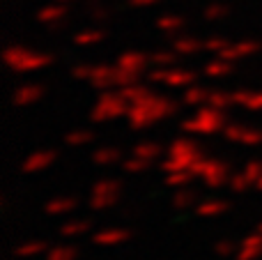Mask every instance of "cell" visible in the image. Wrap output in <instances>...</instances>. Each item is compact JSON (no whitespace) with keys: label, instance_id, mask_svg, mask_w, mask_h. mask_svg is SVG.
<instances>
[{"label":"cell","instance_id":"cell-1","mask_svg":"<svg viewBox=\"0 0 262 260\" xmlns=\"http://www.w3.org/2000/svg\"><path fill=\"white\" fill-rule=\"evenodd\" d=\"M177 104L170 97L157 95V92H149L143 99L129 104V113H127V122L131 129H149L157 122L175 115Z\"/></svg>","mask_w":262,"mask_h":260},{"label":"cell","instance_id":"cell-2","mask_svg":"<svg viewBox=\"0 0 262 260\" xmlns=\"http://www.w3.org/2000/svg\"><path fill=\"white\" fill-rule=\"evenodd\" d=\"M3 62L12 74H32V72H41V69L51 67L53 64V55L26 49V46H7L3 53Z\"/></svg>","mask_w":262,"mask_h":260},{"label":"cell","instance_id":"cell-3","mask_svg":"<svg viewBox=\"0 0 262 260\" xmlns=\"http://www.w3.org/2000/svg\"><path fill=\"white\" fill-rule=\"evenodd\" d=\"M205 157L203 147L191 138H177L168 147L166 159L161 161L163 173H175V170H191L193 173L195 164Z\"/></svg>","mask_w":262,"mask_h":260},{"label":"cell","instance_id":"cell-4","mask_svg":"<svg viewBox=\"0 0 262 260\" xmlns=\"http://www.w3.org/2000/svg\"><path fill=\"white\" fill-rule=\"evenodd\" d=\"M226 111L221 109H214V106L205 104L195 111L191 118H186L184 122L180 124V129L184 134H216V132H223L226 129Z\"/></svg>","mask_w":262,"mask_h":260},{"label":"cell","instance_id":"cell-5","mask_svg":"<svg viewBox=\"0 0 262 260\" xmlns=\"http://www.w3.org/2000/svg\"><path fill=\"white\" fill-rule=\"evenodd\" d=\"M136 81H138V76L124 72V69L118 67V64H95L92 76L88 83H90L95 90L106 92V90H113V88L120 90V88L129 85V83H136Z\"/></svg>","mask_w":262,"mask_h":260},{"label":"cell","instance_id":"cell-6","mask_svg":"<svg viewBox=\"0 0 262 260\" xmlns=\"http://www.w3.org/2000/svg\"><path fill=\"white\" fill-rule=\"evenodd\" d=\"M129 113V101L124 99L120 92H101L97 97V101L92 104V111H90V118L95 122H111L115 118H122V115Z\"/></svg>","mask_w":262,"mask_h":260},{"label":"cell","instance_id":"cell-7","mask_svg":"<svg viewBox=\"0 0 262 260\" xmlns=\"http://www.w3.org/2000/svg\"><path fill=\"white\" fill-rule=\"evenodd\" d=\"M193 175L195 178H200L207 187H212V189L223 187V184H228L230 182V178H232L230 166H228L226 161H221V159H212V157H203V159L195 164Z\"/></svg>","mask_w":262,"mask_h":260},{"label":"cell","instance_id":"cell-8","mask_svg":"<svg viewBox=\"0 0 262 260\" xmlns=\"http://www.w3.org/2000/svg\"><path fill=\"white\" fill-rule=\"evenodd\" d=\"M147 78L152 83H161L166 88H172V90H186L189 85L195 83V74L191 69H180V67H154L152 72L147 74Z\"/></svg>","mask_w":262,"mask_h":260},{"label":"cell","instance_id":"cell-9","mask_svg":"<svg viewBox=\"0 0 262 260\" xmlns=\"http://www.w3.org/2000/svg\"><path fill=\"white\" fill-rule=\"evenodd\" d=\"M122 196V182L118 180H99L90 191V207L92 210H108Z\"/></svg>","mask_w":262,"mask_h":260},{"label":"cell","instance_id":"cell-10","mask_svg":"<svg viewBox=\"0 0 262 260\" xmlns=\"http://www.w3.org/2000/svg\"><path fill=\"white\" fill-rule=\"evenodd\" d=\"M223 136L230 143H239L246 147H255L262 143V132L255 127H244V124H226Z\"/></svg>","mask_w":262,"mask_h":260},{"label":"cell","instance_id":"cell-11","mask_svg":"<svg viewBox=\"0 0 262 260\" xmlns=\"http://www.w3.org/2000/svg\"><path fill=\"white\" fill-rule=\"evenodd\" d=\"M118 67H122L124 72L134 74V76H143L147 72V67L152 64L147 53H140V51H124V53L118 55Z\"/></svg>","mask_w":262,"mask_h":260},{"label":"cell","instance_id":"cell-12","mask_svg":"<svg viewBox=\"0 0 262 260\" xmlns=\"http://www.w3.org/2000/svg\"><path fill=\"white\" fill-rule=\"evenodd\" d=\"M260 51V41L255 39H242V41H230L226 49L219 53V58L230 60V62H239V60L249 58V55H255Z\"/></svg>","mask_w":262,"mask_h":260},{"label":"cell","instance_id":"cell-13","mask_svg":"<svg viewBox=\"0 0 262 260\" xmlns=\"http://www.w3.org/2000/svg\"><path fill=\"white\" fill-rule=\"evenodd\" d=\"M44 97V88L39 83H26V85H18L12 95V104L18 106V109H26V106H32Z\"/></svg>","mask_w":262,"mask_h":260},{"label":"cell","instance_id":"cell-14","mask_svg":"<svg viewBox=\"0 0 262 260\" xmlns=\"http://www.w3.org/2000/svg\"><path fill=\"white\" fill-rule=\"evenodd\" d=\"M55 159H58V152L55 150H37V152H32V155L26 157L21 170L23 173H39V170L49 168Z\"/></svg>","mask_w":262,"mask_h":260},{"label":"cell","instance_id":"cell-15","mask_svg":"<svg viewBox=\"0 0 262 260\" xmlns=\"http://www.w3.org/2000/svg\"><path fill=\"white\" fill-rule=\"evenodd\" d=\"M129 237H131V233L127 228H104L92 235V242L97 247H118V244L127 242Z\"/></svg>","mask_w":262,"mask_h":260},{"label":"cell","instance_id":"cell-16","mask_svg":"<svg viewBox=\"0 0 262 260\" xmlns=\"http://www.w3.org/2000/svg\"><path fill=\"white\" fill-rule=\"evenodd\" d=\"M262 256V233H253L242 240L237 249V260H258Z\"/></svg>","mask_w":262,"mask_h":260},{"label":"cell","instance_id":"cell-17","mask_svg":"<svg viewBox=\"0 0 262 260\" xmlns=\"http://www.w3.org/2000/svg\"><path fill=\"white\" fill-rule=\"evenodd\" d=\"M170 49L175 51L177 55L189 58V55H195V53H200V51H205V41L193 35H184V37H175Z\"/></svg>","mask_w":262,"mask_h":260},{"label":"cell","instance_id":"cell-18","mask_svg":"<svg viewBox=\"0 0 262 260\" xmlns=\"http://www.w3.org/2000/svg\"><path fill=\"white\" fill-rule=\"evenodd\" d=\"M232 101L246 111H262V90H235Z\"/></svg>","mask_w":262,"mask_h":260},{"label":"cell","instance_id":"cell-19","mask_svg":"<svg viewBox=\"0 0 262 260\" xmlns=\"http://www.w3.org/2000/svg\"><path fill=\"white\" fill-rule=\"evenodd\" d=\"M64 16H67V5H62V3L44 5V7L37 12V21L44 23V26H53V23L64 21Z\"/></svg>","mask_w":262,"mask_h":260},{"label":"cell","instance_id":"cell-20","mask_svg":"<svg viewBox=\"0 0 262 260\" xmlns=\"http://www.w3.org/2000/svg\"><path fill=\"white\" fill-rule=\"evenodd\" d=\"M78 205L76 198L72 196H58V198H51L49 203L44 205V212L49 216H62V214H69V212H74Z\"/></svg>","mask_w":262,"mask_h":260},{"label":"cell","instance_id":"cell-21","mask_svg":"<svg viewBox=\"0 0 262 260\" xmlns=\"http://www.w3.org/2000/svg\"><path fill=\"white\" fill-rule=\"evenodd\" d=\"M230 203L228 201H221V198H209V201H203L195 205V214L198 216H205V219H212V216H219L223 212H228Z\"/></svg>","mask_w":262,"mask_h":260},{"label":"cell","instance_id":"cell-22","mask_svg":"<svg viewBox=\"0 0 262 260\" xmlns=\"http://www.w3.org/2000/svg\"><path fill=\"white\" fill-rule=\"evenodd\" d=\"M207 97H209V90H205L203 85H189L184 92H182V104L184 106H191V109H200V106L207 104Z\"/></svg>","mask_w":262,"mask_h":260},{"label":"cell","instance_id":"cell-23","mask_svg":"<svg viewBox=\"0 0 262 260\" xmlns=\"http://www.w3.org/2000/svg\"><path fill=\"white\" fill-rule=\"evenodd\" d=\"M186 26V18L180 16V14H161V16L157 18V28L161 32H166V35H172L175 37L180 30H184Z\"/></svg>","mask_w":262,"mask_h":260},{"label":"cell","instance_id":"cell-24","mask_svg":"<svg viewBox=\"0 0 262 260\" xmlns=\"http://www.w3.org/2000/svg\"><path fill=\"white\" fill-rule=\"evenodd\" d=\"M92 161L97 166H115L118 161H122V152H120V147H113V145L97 147L92 152Z\"/></svg>","mask_w":262,"mask_h":260},{"label":"cell","instance_id":"cell-25","mask_svg":"<svg viewBox=\"0 0 262 260\" xmlns=\"http://www.w3.org/2000/svg\"><path fill=\"white\" fill-rule=\"evenodd\" d=\"M232 64H235V62H230V60H223V58H219V55H214L209 62H205L203 74H205V76H209V78L228 76V74H232Z\"/></svg>","mask_w":262,"mask_h":260},{"label":"cell","instance_id":"cell-26","mask_svg":"<svg viewBox=\"0 0 262 260\" xmlns=\"http://www.w3.org/2000/svg\"><path fill=\"white\" fill-rule=\"evenodd\" d=\"M88 230H90V221L88 219H72V221H64L62 226H60V235L62 237H81V235H85Z\"/></svg>","mask_w":262,"mask_h":260},{"label":"cell","instance_id":"cell-27","mask_svg":"<svg viewBox=\"0 0 262 260\" xmlns=\"http://www.w3.org/2000/svg\"><path fill=\"white\" fill-rule=\"evenodd\" d=\"M131 155L154 161V159H159V157L163 155V147L159 145V143H154V141H140V143H136L134 145V152H131Z\"/></svg>","mask_w":262,"mask_h":260},{"label":"cell","instance_id":"cell-28","mask_svg":"<svg viewBox=\"0 0 262 260\" xmlns=\"http://www.w3.org/2000/svg\"><path fill=\"white\" fill-rule=\"evenodd\" d=\"M46 251H49L46 244L39 242V240H28V242L18 244V247L14 249L16 258H35V256H41V253H46Z\"/></svg>","mask_w":262,"mask_h":260},{"label":"cell","instance_id":"cell-29","mask_svg":"<svg viewBox=\"0 0 262 260\" xmlns=\"http://www.w3.org/2000/svg\"><path fill=\"white\" fill-rule=\"evenodd\" d=\"M195 203H198V193L189 187L177 189V193L172 196V205H175V210H189V207H193Z\"/></svg>","mask_w":262,"mask_h":260},{"label":"cell","instance_id":"cell-30","mask_svg":"<svg viewBox=\"0 0 262 260\" xmlns=\"http://www.w3.org/2000/svg\"><path fill=\"white\" fill-rule=\"evenodd\" d=\"M106 37L104 30H97V28H90V30H81L72 37V41L76 46H92V44H99L101 39Z\"/></svg>","mask_w":262,"mask_h":260},{"label":"cell","instance_id":"cell-31","mask_svg":"<svg viewBox=\"0 0 262 260\" xmlns=\"http://www.w3.org/2000/svg\"><path fill=\"white\" fill-rule=\"evenodd\" d=\"M78 251L76 247H69V244H55L49 251L44 253V260H76Z\"/></svg>","mask_w":262,"mask_h":260},{"label":"cell","instance_id":"cell-32","mask_svg":"<svg viewBox=\"0 0 262 260\" xmlns=\"http://www.w3.org/2000/svg\"><path fill=\"white\" fill-rule=\"evenodd\" d=\"M120 95H122L124 97V99H127L129 101V104H134V101H138V99H143V97L145 95H149V92H152V90H149V88L147 85H143V83H138V81H136V83H129V85H124V88H120Z\"/></svg>","mask_w":262,"mask_h":260},{"label":"cell","instance_id":"cell-33","mask_svg":"<svg viewBox=\"0 0 262 260\" xmlns=\"http://www.w3.org/2000/svg\"><path fill=\"white\" fill-rule=\"evenodd\" d=\"M207 104L214 106V109L228 111L230 106H235V101H232V92H226V90H209Z\"/></svg>","mask_w":262,"mask_h":260},{"label":"cell","instance_id":"cell-34","mask_svg":"<svg viewBox=\"0 0 262 260\" xmlns=\"http://www.w3.org/2000/svg\"><path fill=\"white\" fill-rule=\"evenodd\" d=\"M92 138H95V134H92L90 129H74V132H69L67 136H64V143H67L69 147H83V145H88V143H92Z\"/></svg>","mask_w":262,"mask_h":260},{"label":"cell","instance_id":"cell-35","mask_svg":"<svg viewBox=\"0 0 262 260\" xmlns=\"http://www.w3.org/2000/svg\"><path fill=\"white\" fill-rule=\"evenodd\" d=\"M177 58H180V55H177L172 49H161V51H154V53L149 55V60H152V64H154V67H175Z\"/></svg>","mask_w":262,"mask_h":260},{"label":"cell","instance_id":"cell-36","mask_svg":"<svg viewBox=\"0 0 262 260\" xmlns=\"http://www.w3.org/2000/svg\"><path fill=\"white\" fill-rule=\"evenodd\" d=\"M195 180V175L191 170H175V173H166V184L175 189H182V187H189L191 182Z\"/></svg>","mask_w":262,"mask_h":260},{"label":"cell","instance_id":"cell-37","mask_svg":"<svg viewBox=\"0 0 262 260\" xmlns=\"http://www.w3.org/2000/svg\"><path fill=\"white\" fill-rule=\"evenodd\" d=\"M149 166H152V161L143 159V157H136V155H131L122 161V168L127 170V173H143V170H147Z\"/></svg>","mask_w":262,"mask_h":260},{"label":"cell","instance_id":"cell-38","mask_svg":"<svg viewBox=\"0 0 262 260\" xmlns=\"http://www.w3.org/2000/svg\"><path fill=\"white\" fill-rule=\"evenodd\" d=\"M228 44H230V39H226V37H221V35H212V37H207V39H205V53L219 55Z\"/></svg>","mask_w":262,"mask_h":260},{"label":"cell","instance_id":"cell-39","mask_svg":"<svg viewBox=\"0 0 262 260\" xmlns=\"http://www.w3.org/2000/svg\"><path fill=\"white\" fill-rule=\"evenodd\" d=\"M228 14H230L228 5H221V3H212L205 7V18H207V21H221V18H226Z\"/></svg>","mask_w":262,"mask_h":260},{"label":"cell","instance_id":"cell-40","mask_svg":"<svg viewBox=\"0 0 262 260\" xmlns=\"http://www.w3.org/2000/svg\"><path fill=\"white\" fill-rule=\"evenodd\" d=\"M237 244L232 242V240H221V242L214 244V253L221 258H228V256H237Z\"/></svg>","mask_w":262,"mask_h":260},{"label":"cell","instance_id":"cell-41","mask_svg":"<svg viewBox=\"0 0 262 260\" xmlns=\"http://www.w3.org/2000/svg\"><path fill=\"white\" fill-rule=\"evenodd\" d=\"M244 175H246V180L251 182V187H255V182L260 180V175H262V161H249V164L244 166Z\"/></svg>","mask_w":262,"mask_h":260},{"label":"cell","instance_id":"cell-42","mask_svg":"<svg viewBox=\"0 0 262 260\" xmlns=\"http://www.w3.org/2000/svg\"><path fill=\"white\" fill-rule=\"evenodd\" d=\"M230 189L232 191H244V189H249L251 187V182L246 180V175H244V170L242 173H232V178H230Z\"/></svg>","mask_w":262,"mask_h":260},{"label":"cell","instance_id":"cell-43","mask_svg":"<svg viewBox=\"0 0 262 260\" xmlns=\"http://www.w3.org/2000/svg\"><path fill=\"white\" fill-rule=\"evenodd\" d=\"M92 69H95V64H76V67H72V76L76 81H90Z\"/></svg>","mask_w":262,"mask_h":260},{"label":"cell","instance_id":"cell-44","mask_svg":"<svg viewBox=\"0 0 262 260\" xmlns=\"http://www.w3.org/2000/svg\"><path fill=\"white\" fill-rule=\"evenodd\" d=\"M88 14H90L95 21H106V18H111V9L108 7H99V5H97V7H90L88 9Z\"/></svg>","mask_w":262,"mask_h":260},{"label":"cell","instance_id":"cell-45","mask_svg":"<svg viewBox=\"0 0 262 260\" xmlns=\"http://www.w3.org/2000/svg\"><path fill=\"white\" fill-rule=\"evenodd\" d=\"M157 3H161V0H129L131 7H152Z\"/></svg>","mask_w":262,"mask_h":260},{"label":"cell","instance_id":"cell-46","mask_svg":"<svg viewBox=\"0 0 262 260\" xmlns=\"http://www.w3.org/2000/svg\"><path fill=\"white\" fill-rule=\"evenodd\" d=\"M255 189H258V191H262V175H260L258 182H255Z\"/></svg>","mask_w":262,"mask_h":260},{"label":"cell","instance_id":"cell-47","mask_svg":"<svg viewBox=\"0 0 262 260\" xmlns=\"http://www.w3.org/2000/svg\"><path fill=\"white\" fill-rule=\"evenodd\" d=\"M55 3H62V5H69V3H74V0H55Z\"/></svg>","mask_w":262,"mask_h":260},{"label":"cell","instance_id":"cell-48","mask_svg":"<svg viewBox=\"0 0 262 260\" xmlns=\"http://www.w3.org/2000/svg\"><path fill=\"white\" fill-rule=\"evenodd\" d=\"M258 233H262V224H260V228H258Z\"/></svg>","mask_w":262,"mask_h":260}]
</instances>
